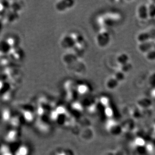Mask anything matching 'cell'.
<instances>
[{"mask_svg":"<svg viewBox=\"0 0 155 155\" xmlns=\"http://www.w3.org/2000/svg\"><path fill=\"white\" fill-rule=\"evenodd\" d=\"M136 16L138 20L141 21H146L149 19L146 4L141 3L138 5L136 9Z\"/></svg>","mask_w":155,"mask_h":155,"instance_id":"cell-1","label":"cell"},{"mask_svg":"<svg viewBox=\"0 0 155 155\" xmlns=\"http://www.w3.org/2000/svg\"><path fill=\"white\" fill-rule=\"evenodd\" d=\"M155 45V41L154 40H150L146 42L143 43L141 44H138L137 49L139 52L144 54L154 49Z\"/></svg>","mask_w":155,"mask_h":155,"instance_id":"cell-2","label":"cell"},{"mask_svg":"<svg viewBox=\"0 0 155 155\" xmlns=\"http://www.w3.org/2000/svg\"><path fill=\"white\" fill-rule=\"evenodd\" d=\"M136 40L138 44L146 42L151 39L148 30H143L140 31L137 33L136 37Z\"/></svg>","mask_w":155,"mask_h":155,"instance_id":"cell-3","label":"cell"},{"mask_svg":"<svg viewBox=\"0 0 155 155\" xmlns=\"http://www.w3.org/2000/svg\"><path fill=\"white\" fill-rule=\"evenodd\" d=\"M116 61L119 65V66L125 64L129 62V57L126 53H122L117 56L116 58Z\"/></svg>","mask_w":155,"mask_h":155,"instance_id":"cell-4","label":"cell"},{"mask_svg":"<svg viewBox=\"0 0 155 155\" xmlns=\"http://www.w3.org/2000/svg\"><path fill=\"white\" fill-rule=\"evenodd\" d=\"M146 4L148 7L149 19H155V4L150 1Z\"/></svg>","mask_w":155,"mask_h":155,"instance_id":"cell-5","label":"cell"},{"mask_svg":"<svg viewBox=\"0 0 155 155\" xmlns=\"http://www.w3.org/2000/svg\"><path fill=\"white\" fill-rule=\"evenodd\" d=\"M144 56L147 61L150 62L155 61V49H153L144 54Z\"/></svg>","mask_w":155,"mask_h":155,"instance_id":"cell-6","label":"cell"},{"mask_svg":"<svg viewBox=\"0 0 155 155\" xmlns=\"http://www.w3.org/2000/svg\"><path fill=\"white\" fill-rule=\"evenodd\" d=\"M119 68H120L119 70L126 74V73L130 71V70L133 69V65L129 62V63L119 66Z\"/></svg>","mask_w":155,"mask_h":155,"instance_id":"cell-7","label":"cell"},{"mask_svg":"<svg viewBox=\"0 0 155 155\" xmlns=\"http://www.w3.org/2000/svg\"><path fill=\"white\" fill-rule=\"evenodd\" d=\"M113 78L118 81L119 82H122V81H124L125 79V73L119 70L118 71L116 72L115 74H114Z\"/></svg>","mask_w":155,"mask_h":155,"instance_id":"cell-8","label":"cell"},{"mask_svg":"<svg viewBox=\"0 0 155 155\" xmlns=\"http://www.w3.org/2000/svg\"><path fill=\"white\" fill-rule=\"evenodd\" d=\"M148 84L153 87H155V72L150 75L148 78Z\"/></svg>","mask_w":155,"mask_h":155,"instance_id":"cell-9","label":"cell"},{"mask_svg":"<svg viewBox=\"0 0 155 155\" xmlns=\"http://www.w3.org/2000/svg\"><path fill=\"white\" fill-rule=\"evenodd\" d=\"M154 49H155V47H154Z\"/></svg>","mask_w":155,"mask_h":155,"instance_id":"cell-10","label":"cell"}]
</instances>
